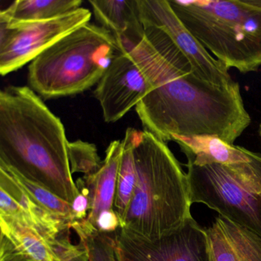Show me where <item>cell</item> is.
<instances>
[{
	"mask_svg": "<svg viewBox=\"0 0 261 261\" xmlns=\"http://www.w3.org/2000/svg\"><path fill=\"white\" fill-rule=\"evenodd\" d=\"M144 30L138 42L118 41L149 83L136 107L143 130L166 143L174 137H213L233 145L251 122L238 82L218 87L201 80L164 33Z\"/></svg>",
	"mask_w": 261,
	"mask_h": 261,
	"instance_id": "6da1fadb",
	"label": "cell"
},
{
	"mask_svg": "<svg viewBox=\"0 0 261 261\" xmlns=\"http://www.w3.org/2000/svg\"><path fill=\"white\" fill-rule=\"evenodd\" d=\"M63 123L30 87L0 91V165L72 204L73 179Z\"/></svg>",
	"mask_w": 261,
	"mask_h": 261,
	"instance_id": "7a4b0ae2",
	"label": "cell"
},
{
	"mask_svg": "<svg viewBox=\"0 0 261 261\" xmlns=\"http://www.w3.org/2000/svg\"><path fill=\"white\" fill-rule=\"evenodd\" d=\"M137 184L120 228L148 241L160 239L192 218L187 173L166 143L135 129Z\"/></svg>",
	"mask_w": 261,
	"mask_h": 261,
	"instance_id": "3957f363",
	"label": "cell"
},
{
	"mask_svg": "<svg viewBox=\"0 0 261 261\" xmlns=\"http://www.w3.org/2000/svg\"><path fill=\"white\" fill-rule=\"evenodd\" d=\"M183 25L227 69L261 67V0H168Z\"/></svg>",
	"mask_w": 261,
	"mask_h": 261,
	"instance_id": "277c9868",
	"label": "cell"
},
{
	"mask_svg": "<svg viewBox=\"0 0 261 261\" xmlns=\"http://www.w3.org/2000/svg\"><path fill=\"white\" fill-rule=\"evenodd\" d=\"M120 50L111 32L88 22L30 63V88L45 100L83 93L97 85Z\"/></svg>",
	"mask_w": 261,
	"mask_h": 261,
	"instance_id": "5b68a950",
	"label": "cell"
},
{
	"mask_svg": "<svg viewBox=\"0 0 261 261\" xmlns=\"http://www.w3.org/2000/svg\"><path fill=\"white\" fill-rule=\"evenodd\" d=\"M187 167L192 204H205L261 238V154L248 163Z\"/></svg>",
	"mask_w": 261,
	"mask_h": 261,
	"instance_id": "8992f818",
	"label": "cell"
},
{
	"mask_svg": "<svg viewBox=\"0 0 261 261\" xmlns=\"http://www.w3.org/2000/svg\"><path fill=\"white\" fill-rule=\"evenodd\" d=\"M88 9L39 22H0V74L7 75L33 62L51 45L90 22Z\"/></svg>",
	"mask_w": 261,
	"mask_h": 261,
	"instance_id": "52a82bcc",
	"label": "cell"
},
{
	"mask_svg": "<svg viewBox=\"0 0 261 261\" xmlns=\"http://www.w3.org/2000/svg\"><path fill=\"white\" fill-rule=\"evenodd\" d=\"M143 27L161 30L189 61L196 77L211 85L227 87L234 81L224 64L217 60L191 34L174 13L168 0H137Z\"/></svg>",
	"mask_w": 261,
	"mask_h": 261,
	"instance_id": "ba28073f",
	"label": "cell"
},
{
	"mask_svg": "<svg viewBox=\"0 0 261 261\" xmlns=\"http://www.w3.org/2000/svg\"><path fill=\"white\" fill-rule=\"evenodd\" d=\"M114 238L118 261H210L205 230L192 217L155 241L122 228L114 233Z\"/></svg>",
	"mask_w": 261,
	"mask_h": 261,
	"instance_id": "9c48e42d",
	"label": "cell"
},
{
	"mask_svg": "<svg viewBox=\"0 0 261 261\" xmlns=\"http://www.w3.org/2000/svg\"><path fill=\"white\" fill-rule=\"evenodd\" d=\"M146 77L130 55L120 47L94 90L106 123H115L143 100L149 91Z\"/></svg>",
	"mask_w": 261,
	"mask_h": 261,
	"instance_id": "30bf717a",
	"label": "cell"
},
{
	"mask_svg": "<svg viewBox=\"0 0 261 261\" xmlns=\"http://www.w3.org/2000/svg\"><path fill=\"white\" fill-rule=\"evenodd\" d=\"M210 261H261V238L219 215L204 228Z\"/></svg>",
	"mask_w": 261,
	"mask_h": 261,
	"instance_id": "8fae6325",
	"label": "cell"
},
{
	"mask_svg": "<svg viewBox=\"0 0 261 261\" xmlns=\"http://www.w3.org/2000/svg\"><path fill=\"white\" fill-rule=\"evenodd\" d=\"M0 261H59L48 241L27 223L0 215Z\"/></svg>",
	"mask_w": 261,
	"mask_h": 261,
	"instance_id": "7c38bea8",
	"label": "cell"
},
{
	"mask_svg": "<svg viewBox=\"0 0 261 261\" xmlns=\"http://www.w3.org/2000/svg\"><path fill=\"white\" fill-rule=\"evenodd\" d=\"M121 156L122 140H114L108 146L99 170L77 179L89 191L90 208L86 221L94 228L99 215L114 209Z\"/></svg>",
	"mask_w": 261,
	"mask_h": 261,
	"instance_id": "4fadbf2b",
	"label": "cell"
},
{
	"mask_svg": "<svg viewBox=\"0 0 261 261\" xmlns=\"http://www.w3.org/2000/svg\"><path fill=\"white\" fill-rule=\"evenodd\" d=\"M172 141L179 146L187 158L188 163L195 166L213 163L230 166L248 163L256 155V152L241 146L228 144L217 137H174Z\"/></svg>",
	"mask_w": 261,
	"mask_h": 261,
	"instance_id": "5bb4252c",
	"label": "cell"
},
{
	"mask_svg": "<svg viewBox=\"0 0 261 261\" xmlns=\"http://www.w3.org/2000/svg\"><path fill=\"white\" fill-rule=\"evenodd\" d=\"M89 4L100 27L118 40L138 42L144 36L137 0H91Z\"/></svg>",
	"mask_w": 261,
	"mask_h": 261,
	"instance_id": "9a60e30c",
	"label": "cell"
},
{
	"mask_svg": "<svg viewBox=\"0 0 261 261\" xmlns=\"http://www.w3.org/2000/svg\"><path fill=\"white\" fill-rule=\"evenodd\" d=\"M81 0H16L0 12V22L48 20L81 8Z\"/></svg>",
	"mask_w": 261,
	"mask_h": 261,
	"instance_id": "2e32d148",
	"label": "cell"
},
{
	"mask_svg": "<svg viewBox=\"0 0 261 261\" xmlns=\"http://www.w3.org/2000/svg\"><path fill=\"white\" fill-rule=\"evenodd\" d=\"M134 128H127L122 140V156L114 198V210L118 215L120 227L127 214L137 184L134 154Z\"/></svg>",
	"mask_w": 261,
	"mask_h": 261,
	"instance_id": "e0dca14e",
	"label": "cell"
},
{
	"mask_svg": "<svg viewBox=\"0 0 261 261\" xmlns=\"http://www.w3.org/2000/svg\"><path fill=\"white\" fill-rule=\"evenodd\" d=\"M0 166L5 168L9 171L12 176L16 180L19 187L22 189L24 192L28 195L29 198L40 206L42 208L49 212L55 216L68 221L72 227L73 223L75 221L74 215H73L71 204L65 201L62 198H59L55 194L45 188L42 187L39 185L30 181L22 177L19 174L16 173L14 171L0 165Z\"/></svg>",
	"mask_w": 261,
	"mask_h": 261,
	"instance_id": "ac0fdd59",
	"label": "cell"
},
{
	"mask_svg": "<svg viewBox=\"0 0 261 261\" xmlns=\"http://www.w3.org/2000/svg\"><path fill=\"white\" fill-rule=\"evenodd\" d=\"M68 159L71 172H82L85 175L95 173L102 166L95 145L82 140L68 143Z\"/></svg>",
	"mask_w": 261,
	"mask_h": 261,
	"instance_id": "d6986e66",
	"label": "cell"
},
{
	"mask_svg": "<svg viewBox=\"0 0 261 261\" xmlns=\"http://www.w3.org/2000/svg\"><path fill=\"white\" fill-rule=\"evenodd\" d=\"M48 244L59 261H89L85 245L80 241L77 244L71 242L70 230L63 232Z\"/></svg>",
	"mask_w": 261,
	"mask_h": 261,
	"instance_id": "ffe728a7",
	"label": "cell"
},
{
	"mask_svg": "<svg viewBox=\"0 0 261 261\" xmlns=\"http://www.w3.org/2000/svg\"><path fill=\"white\" fill-rule=\"evenodd\" d=\"M76 185L79 188V194L73 201L71 207L75 221H84L88 218L89 212V191L79 180L76 181Z\"/></svg>",
	"mask_w": 261,
	"mask_h": 261,
	"instance_id": "44dd1931",
	"label": "cell"
},
{
	"mask_svg": "<svg viewBox=\"0 0 261 261\" xmlns=\"http://www.w3.org/2000/svg\"><path fill=\"white\" fill-rule=\"evenodd\" d=\"M120 228V221L114 209L103 211L97 217L95 229L100 233H113Z\"/></svg>",
	"mask_w": 261,
	"mask_h": 261,
	"instance_id": "7402d4cb",
	"label": "cell"
},
{
	"mask_svg": "<svg viewBox=\"0 0 261 261\" xmlns=\"http://www.w3.org/2000/svg\"><path fill=\"white\" fill-rule=\"evenodd\" d=\"M259 137H260V140H261V123L259 126Z\"/></svg>",
	"mask_w": 261,
	"mask_h": 261,
	"instance_id": "603a6c76",
	"label": "cell"
}]
</instances>
